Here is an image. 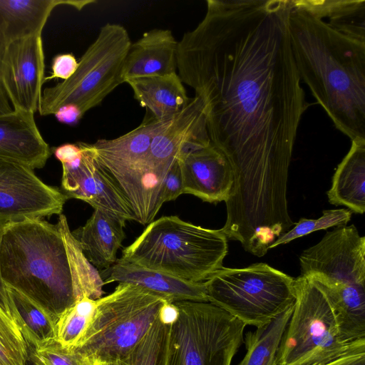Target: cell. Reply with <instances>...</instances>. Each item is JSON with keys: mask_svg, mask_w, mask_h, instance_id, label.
Segmentation results:
<instances>
[{"mask_svg": "<svg viewBox=\"0 0 365 365\" xmlns=\"http://www.w3.org/2000/svg\"><path fill=\"white\" fill-rule=\"evenodd\" d=\"M41 34L9 43L0 61V81L14 110L35 113L44 83Z\"/></svg>", "mask_w": 365, "mask_h": 365, "instance_id": "7c38bea8", "label": "cell"}, {"mask_svg": "<svg viewBox=\"0 0 365 365\" xmlns=\"http://www.w3.org/2000/svg\"><path fill=\"white\" fill-rule=\"evenodd\" d=\"M54 115L59 122L71 125L76 124L83 116L80 109L72 104L61 107Z\"/></svg>", "mask_w": 365, "mask_h": 365, "instance_id": "74e56055", "label": "cell"}, {"mask_svg": "<svg viewBox=\"0 0 365 365\" xmlns=\"http://www.w3.org/2000/svg\"><path fill=\"white\" fill-rule=\"evenodd\" d=\"M329 202L351 211L365 212V140H351L349 151L339 164L327 192Z\"/></svg>", "mask_w": 365, "mask_h": 365, "instance_id": "603a6c76", "label": "cell"}, {"mask_svg": "<svg viewBox=\"0 0 365 365\" xmlns=\"http://www.w3.org/2000/svg\"><path fill=\"white\" fill-rule=\"evenodd\" d=\"M51 151L37 127L34 113L14 110L0 115V158L32 169L42 168Z\"/></svg>", "mask_w": 365, "mask_h": 365, "instance_id": "e0dca14e", "label": "cell"}, {"mask_svg": "<svg viewBox=\"0 0 365 365\" xmlns=\"http://www.w3.org/2000/svg\"><path fill=\"white\" fill-rule=\"evenodd\" d=\"M7 290L28 349L56 339L57 317L20 292L9 287Z\"/></svg>", "mask_w": 365, "mask_h": 365, "instance_id": "484cf974", "label": "cell"}, {"mask_svg": "<svg viewBox=\"0 0 365 365\" xmlns=\"http://www.w3.org/2000/svg\"><path fill=\"white\" fill-rule=\"evenodd\" d=\"M6 224H3L0 222V245L1 241L2 233L4 231V228ZM0 306L1 308L10 316V317L18 324L19 325V320L17 312L14 308L13 302L10 299V297L8 293L7 287L5 284L4 282L2 279L1 274V268H0ZM21 329V327H20Z\"/></svg>", "mask_w": 365, "mask_h": 365, "instance_id": "d590c367", "label": "cell"}, {"mask_svg": "<svg viewBox=\"0 0 365 365\" xmlns=\"http://www.w3.org/2000/svg\"><path fill=\"white\" fill-rule=\"evenodd\" d=\"M296 300L280 341L275 365H317L334 360L365 339L347 343L341 338L333 309L309 278L294 279Z\"/></svg>", "mask_w": 365, "mask_h": 365, "instance_id": "9c48e42d", "label": "cell"}, {"mask_svg": "<svg viewBox=\"0 0 365 365\" xmlns=\"http://www.w3.org/2000/svg\"><path fill=\"white\" fill-rule=\"evenodd\" d=\"M93 365H120V363L118 361H116L109 362V363L96 364Z\"/></svg>", "mask_w": 365, "mask_h": 365, "instance_id": "60d3db41", "label": "cell"}, {"mask_svg": "<svg viewBox=\"0 0 365 365\" xmlns=\"http://www.w3.org/2000/svg\"><path fill=\"white\" fill-rule=\"evenodd\" d=\"M96 299L83 297L57 318L56 339L65 349L74 351L81 342L91 322Z\"/></svg>", "mask_w": 365, "mask_h": 365, "instance_id": "83f0119b", "label": "cell"}, {"mask_svg": "<svg viewBox=\"0 0 365 365\" xmlns=\"http://www.w3.org/2000/svg\"><path fill=\"white\" fill-rule=\"evenodd\" d=\"M13 110L14 109L0 81V115L9 113Z\"/></svg>", "mask_w": 365, "mask_h": 365, "instance_id": "f35d334b", "label": "cell"}, {"mask_svg": "<svg viewBox=\"0 0 365 365\" xmlns=\"http://www.w3.org/2000/svg\"><path fill=\"white\" fill-rule=\"evenodd\" d=\"M6 46H7V44L6 43V42L4 41V39L0 36V61H1V58L4 53Z\"/></svg>", "mask_w": 365, "mask_h": 365, "instance_id": "ab89813d", "label": "cell"}, {"mask_svg": "<svg viewBox=\"0 0 365 365\" xmlns=\"http://www.w3.org/2000/svg\"><path fill=\"white\" fill-rule=\"evenodd\" d=\"M173 303L178 314L169 326L164 365H231L246 325L210 302Z\"/></svg>", "mask_w": 365, "mask_h": 365, "instance_id": "52a82bcc", "label": "cell"}, {"mask_svg": "<svg viewBox=\"0 0 365 365\" xmlns=\"http://www.w3.org/2000/svg\"><path fill=\"white\" fill-rule=\"evenodd\" d=\"M81 155L62 164V192L68 198L81 200L125 220H134L124 200L97 165L90 143H78Z\"/></svg>", "mask_w": 365, "mask_h": 365, "instance_id": "4fadbf2b", "label": "cell"}, {"mask_svg": "<svg viewBox=\"0 0 365 365\" xmlns=\"http://www.w3.org/2000/svg\"><path fill=\"white\" fill-rule=\"evenodd\" d=\"M294 279L265 263L222 267L205 282L208 302L246 326L262 327L296 300Z\"/></svg>", "mask_w": 365, "mask_h": 365, "instance_id": "ba28073f", "label": "cell"}, {"mask_svg": "<svg viewBox=\"0 0 365 365\" xmlns=\"http://www.w3.org/2000/svg\"><path fill=\"white\" fill-rule=\"evenodd\" d=\"M125 83L132 88L139 104L160 120L172 118L190 101L177 73L134 78Z\"/></svg>", "mask_w": 365, "mask_h": 365, "instance_id": "7402d4cb", "label": "cell"}, {"mask_svg": "<svg viewBox=\"0 0 365 365\" xmlns=\"http://www.w3.org/2000/svg\"><path fill=\"white\" fill-rule=\"evenodd\" d=\"M206 3L202 20L178 41L177 70L201 99L210 142L233 171L225 224L284 227L289 168L310 106L291 48L292 0Z\"/></svg>", "mask_w": 365, "mask_h": 365, "instance_id": "6da1fadb", "label": "cell"}, {"mask_svg": "<svg viewBox=\"0 0 365 365\" xmlns=\"http://www.w3.org/2000/svg\"><path fill=\"white\" fill-rule=\"evenodd\" d=\"M96 1L0 0V36L9 43L41 34L55 7L65 4L81 10Z\"/></svg>", "mask_w": 365, "mask_h": 365, "instance_id": "ffe728a7", "label": "cell"}, {"mask_svg": "<svg viewBox=\"0 0 365 365\" xmlns=\"http://www.w3.org/2000/svg\"><path fill=\"white\" fill-rule=\"evenodd\" d=\"M317 365H365V341L360 342L340 357Z\"/></svg>", "mask_w": 365, "mask_h": 365, "instance_id": "e575fe53", "label": "cell"}, {"mask_svg": "<svg viewBox=\"0 0 365 365\" xmlns=\"http://www.w3.org/2000/svg\"><path fill=\"white\" fill-rule=\"evenodd\" d=\"M125 220L102 209H94L86 224L72 232L84 255L98 271L118 260L117 252L125 237Z\"/></svg>", "mask_w": 365, "mask_h": 365, "instance_id": "d6986e66", "label": "cell"}, {"mask_svg": "<svg viewBox=\"0 0 365 365\" xmlns=\"http://www.w3.org/2000/svg\"><path fill=\"white\" fill-rule=\"evenodd\" d=\"M130 44L124 26L113 23L103 26L81 57L73 76L42 91L40 114L54 115L61 107L72 104L84 115L101 104L123 83V68Z\"/></svg>", "mask_w": 365, "mask_h": 365, "instance_id": "8992f818", "label": "cell"}, {"mask_svg": "<svg viewBox=\"0 0 365 365\" xmlns=\"http://www.w3.org/2000/svg\"><path fill=\"white\" fill-rule=\"evenodd\" d=\"M27 344L18 324L0 306V364L26 365Z\"/></svg>", "mask_w": 365, "mask_h": 365, "instance_id": "f546056e", "label": "cell"}, {"mask_svg": "<svg viewBox=\"0 0 365 365\" xmlns=\"http://www.w3.org/2000/svg\"><path fill=\"white\" fill-rule=\"evenodd\" d=\"M160 120L147 111L142 123L133 130L113 139L90 143L95 161L102 171L120 168L144 158L154 136L170 120Z\"/></svg>", "mask_w": 365, "mask_h": 365, "instance_id": "44dd1931", "label": "cell"}, {"mask_svg": "<svg viewBox=\"0 0 365 365\" xmlns=\"http://www.w3.org/2000/svg\"><path fill=\"white\" fill-rule=\"evenodd\" d=\"M292 4L289 32L301 81L339 130L365 140V42Z\"/></svg>", "mask_w": 365, "mask_h": 365, "instance_id": "3957f363", "label": "cell"}, {"mask_svg": "<svg viewBox=\"0 0 365 365\" xmlns=\"http://www.w3.org/2000/svg\"><path fill=\"white\" fill-rule=\"evenodd\" d=\"M302 276L322 284H365V237L354 225L336 227L299 257Z\"/></svg>", "mask_w": 365, "mask_h": 365, "instance_id": "30bf717a", "label": "cell"}, {"mask_svg": "<svg viewBox=\"0 0 365 365\" xmlns=\"http://www.w3.org/2000/svg\"><path fill=\"white\" fill-rule=\"evenodd\" d=\"M0 365H1V364H0Z\"/></svg>", "mask_w": 365, "mask_h": 365, "instance_id": "7bdbcfd3", "label": "cell"}, {"mask_svg": "<svg viewBox=\"0 0 365 365\" xmlns=\"http://www.w3.org/2000/svg\"><path fill=\"white\" fill-rule=\"evenodd\" d=\"M28 351L29 359L35 365H83L76 354L63 347L56 339Z\"/></svg>", "mask_w": 365, "mask_h": 365, "instance_id": "1f68e13d", "label": "cell"}, {"mask_svg": "<svg viewBox=\"0 0 365 365\" xmlns=\"http://www.w3.org/2000/svg\"><path fill=\"white\" fill-rule=\"evenodd\" d=\"M317 17L329 19L335 31L365 42L364 0H293Z\"/></svg>", "mask_w": 365, "mask_h": 365, "instance_id": "d4e9b609", "label": "cell"}, {"mask_svg": "<svg viewBox=\"0 0 365 365\" xmlns=\"http://www.w3.org/2000/svg\"><path fill=\"white\" fill-rule=\"evenodd\" d=\"M322 213V216L318 219L301 218L298 222L294 223L292 229L279 237L268 249L289 243L312 232L346 225L351 217V210L347 209L326 210Z\"/></svg>", "mask_w": 365, "mask_h": 365, "instance_id": "4dcf8cb0", "label": "cell"}, {"mask_svg": "<svg viewBox=\"0 0 365 365\" xmlns=\"http://www.w3.org/2000/svg\"><path fill=\"white\" fill-rule=\"evenodd\" d=\"M68 197L45 184L34 169L0 158V222L7 224L62 214Z\"/></svg>", "mask_w": 365, "mask_h": 365, "instance_id": "8fae6325", "label": "cell"}, {"mask_svg": "<svg viewBox=\"0 0 365 365\" xmlns=\"http://www.w3.org/2000/svg\"><path fill=\"white\" fill-rule=\"evenodd\" d=\"M170 324L158 315L137 344L118 360L120 365H164Z\"/></svg>", "mask_w": 365, "mask_h": 365, "instance_id": "f1b7e54d", "label": "cell"}, {"mask_svg": "<svg viewBox=\"0 0 365 365\" xmlns=\"http://www.w3.org/2000/svg\"><path fill=\"white\" fill-rule=\"evenodd\" d=\"M210 143L203 103L195 96L154 136L148 156L156 163L172 164Z\"/></svg>", "mask_w": 365, "mask_h": 365, "instance_id": "5bb4252c", "label": "cell"}, {"mask_svg": "<svg viewBox=\"0 0 365 365\" xmlns=\"http://www.w3.org/2000/svg\"><path fill=\"white\" fill-rule=\"evenodd\" d=\"M166 302L146 289L118 283L113 292L96 299L88 328L73 351L83 365L121 359L149 330Z\"/></svg>", "mask_w": 365, "mask_h": 365, "instance_id": "5b68a950", "label": "cell"}, {"mask_svg": "<svg viewBox=\"0 0 365 365\" xmlns=\"http://www.w3.org/2000/svg\"><path fill=\"white\" fill-rule=\"evenodd\" d=\"M183 194V179L178 158L166 175L162 186L163 202L177 199Z\"/></svg>", "mask_w": 365, "mask_h": 365, "instance_id": "d6a6232c", "label": "cell"}, {"mask_svg": "<svg viewBox=\"0 0 365 365\" xmlns=\"http://www.w3.org/2000/svg\"><path fill=\"white\" fill-rule=\"evenodd\" d=\"M178 41L169 29H154L130 44L123 68V81L177 73Z\"/></svg>", "mask_w": 365, "mask_h": 365, "instance_id": "ac0fdd59", "label": "cell"}, {"mask_svg": "<svg viewBox=\"0 0 365 365\" xmlns=\"http://www.w3.org/2000/svg\"><path fill=\"white\" fill-rule=\"evenodd\" d=\"M26 365H35V364L29 359Z\"/></svg>", "mask_w": 365, "mask_h": 365, "instance_id": "b9f144b4", "label": "cell"}, {"mask_svg": "<svg viewBox=\"0 0 365 365\" xmlns=\"http://www.w3.org/2000/svg\"><path fill=\"white\" fill-rule=\"evenodd\" d=\"M178 160L183 193L211 203L228 199L234 184L233 171L226 157L212 143Z\"/></svg>", "mask_w": 365, "mask_h": 365, "instance_id": "9a60e30c", "label": "cell"}, {"mask_svg": "<svg viewBox=\"0 0 365 365\" xmlns=\"http://www.w3.org/2000/svg\"><path fill=\"white\" fill-rule=\"evenodd\" d=\"M5 284L58 317L83 297H102L99 271L84 255L61 214L56 225L42 219L5 225L0 245Z\"/></svg>", "mask_w": 365, "mask_h": 365, "instance_id": "7a4b0ae2", "label": "cell"}, {"mask_svg": "<svg viewBox=\"0 0 365 365\" xmlns=\"http://www.w3.org/2000/svg\"><path fill=\"white\" fill-rule=\"evenodd\" d=\"M99 273L104 284H131L159 294L170 303L180 301L209 302L205 282L185 281L119 259Z\"/></svg>", "mask_w": 365, "mask_h": 365, "instance_id": "2e32d148", "label": "cell"}, {"mask_svg": "<svg viewBox=\"0 0 365 365\" xmlns=\"http://www.w3.org/2000/svg\"><path fill=\"white\" fill-rule=\"evenodd\" d=\"M227 251V238L220 230L173 215L149 223L119 259L185 281L203 282L222 267Z\"/></svg>", "mask_w": 365, "mask_h": 365, "instance_id": "277c9868", "label": "cell"}, {"mask_svg": "<svg viewBox=\"0 0 365 365\" xmlns=\"http://www.w3.org/2000/svg\"><path fill=\"white\" fill-rule=\"evenodd\" d=\"M78 66V61L71 53H62L56 56L52 61V73L45 77L43 82L53 78H60L66 81L71 78L76 72Z\"/></svg>", "mask_w": 365, "mask_h": 365, "instance_id": "836d02e7", "label": "cell"}, {"mask_svg": "<svg viewBox=\"0 0 365 365\" xmlns=\"http://www.w3.org/2000/svg\"><path fill=\"white\" fill-rule=\"evenodd\" d=\"M294 305L269 324L245 334L243 343L247 351L237 365H275L280 341Z\"/></svg>", "mask_w": 365, "mask_h": 365, "instance_id": "4316f807", "label": "cell"}, {"mask_svg": "<svg viewBox=\"0 0 365 365\" xmlns=\"http://www.w3.org/2000/svg\"><path fill=\"white\" fill-rule=\"evenodd\" d=\"M51 150L61 164L74 161L81 153V148L78 143H65L53 148Z\"/></svg>", "mask_w": 365, "mask_h": 365, "instance_id": "8d00e7d4", "label": "cell"}, {"mask_svg": "<svg viewBox=\"0 0 365 365\" xmlns=\"http://www.w3.org/2000/svg\"><path fill=\"white\" fill-rule=\"evenodd\" d=\"M313 282L330 304L342 340L352 343L365 339V284Z\"/></svg>", "mask_w": 365, "mask_h": 365, "instance_id": "cb8c5ba5", "label": "cell"}]
</instances>
